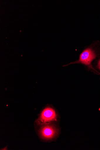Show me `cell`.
Segmentation results:
<instances>
[{
	"mask_svg": "<svg viewBox=\"0 0 100 150\" xmlns=\"http://www.w3.org/2000/svg\"><path fill=\"white\" fill-rule=\"evenodd\" d=\"M97 54L96 51L92 47L85 49L81 54L79 59L71 64L81 63L88 66L90 69L95 70L91 65L92 61L96 59Z\"/></svg>",
	"mask_w": 100,
	"mask_h": 150,
	"instance_id": "cell-1",
	"label": "cell"
},
{
	"mask_svg": "<svg viewBox=\"0 0 100 150\" xmlns=\"http://www.w3.org/2000/svg\"><path fill=\"white\" fill-rule=\"evenodd\" d=\"M56 133L55 129L50 126H47L43 127L41 131L43 137L47 139H50L53 138Z\"/></svg>",
	"mask_w": 100,
	"mask_h": 150,
	"instance_id": "cell-3",
	"label": "cell"
},
{
	"mask_svg": "<svg viewBox=\"0 0 100 150\" xmlns=\"http://www.w3.org/2000/svg\"><path fill=\"white\" fill-rule=\"evenodd\" d=\"M97 66L98 69L100 70V59L98 62Z\"/></svg>",
	"mask_w": 100,
	"mask_h": 150,
	"instance_id": "cell-4",
	"label": "cell"
},
{
	"mask_svg": "<svg viewBox=\"0 0 100 150\" xmlns=\"http://www.w3.org/2000/svg\"><path fill=\"white\" fill-rule=\"evenodd\" d=\"M55 112L52 108L48 107L43 111L40 120L43 122H46L55 120L56 118Z\"/></svg>",
	"mask_w": 100,
	"mask_h": 150,
	"instance_id": "cell-2",
	"label": "cell"
}]
</instances>
